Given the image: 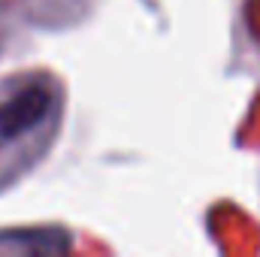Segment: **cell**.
<instances>
[{
	"instance_id": "1",
	"label": "cell",
	"mask_w": 260,
	"mask_h": 257,
	"mask_svg": "<svg viewBox=\"0 0 260 257\" xmlns=\"http://www.w3.org/2000/svg\"><path fill=\"white\" fill-rule=\"evenodd\" d=\"M52 109V94L43 85L24 88L15 97H9L0 106V136L3 139H15L21 133H27L30 127H37Z\"/></svg>"
}]
</instances>
